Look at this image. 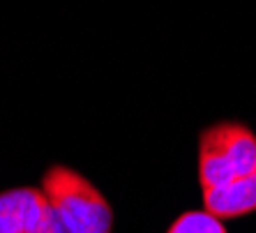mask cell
Listing matches in <instances>:
<instances>
[{
  "label": "cell",
  "instance_id": "1",
  "mask_svg": "<svg viewBox=\"0 0 256 233\" xmlns=\"http://www.w3.org/2000/svg\"><path fill=\"white\" fill-rule=\"evenodd\" d=\"M256 174V132L242 120H214L198 132L196 180L201 190Z\"/></svg>",
  "mask_w": 256,
  "mask_h": 233
},
{
  "label": "cell",
  "instance_id": "2",
  "mask_svg": "<svg viewBox=\"0 0 256 233\" xmlns=\"http://www.w3.org/2000/svg\"><path fill=\"white\" fill-rule=\"evenodd\" d=\"M42 190L70 233H111L114 208L84 174L65 164H54L42 176Z\"/></svg>",
  "mask_w": 256,
  "mask_h": 233
},
{
  "label": "cell",
  "instance_id": "3",
  "mask_svg": "<svg viewBox=\"0 0 256 233\" xmlns=\"http://www.w3.org/2000/svg\"><path fill=\"white\" fill-rule=\"evenodd\" d=\"M203 194V210L217 220H240V217L254 215L256 212V174L238 178L233 182L220 187L201 190Z\"/></svg>",
  "mask_w": 256,
  "mask_h": 233
},
{
  "label": "cell",
  "instance_id": "4",
  "mask_svg": "<svg viewBox=\"0 0 256 233\" xmlns=\"http://www.w3.org/2000/svg\"><path fill=\"white\" fill-rule=\"evenodd\" d=\"M46 206L42 190L16 187L0 194V233H28Z\"/></svg>",
  "mask_w": 256,
  "mask_h": 233
},
{
  "label": "cell",
  "instance_id": "5",
  "mask_svg": "<svg viewBox=\"0 0 256 233\" xmlns=\"http://www.w3.org/2000/svg\"><path fill=\"white\" fill-rule=\"evenodd\" d=\"M166 233H228L224 222L210 215L208 210H187L171 222Z\"/></svg>",
  "mask_w": 256,
  "mask_h": 233
},
{
  "label": "cell",
  "instance_id": "6",
  "mask_svg": "<svg viewBox=\"0 0 256 233\" xmlns=\"http://www.w3.org/2000/svg\"><path fill=\"white\" fill-rule=\"evenodd\" d=\"M28 233H70L67 226L60 222V217L56 215V210L48 206H44V210L40 212V217L35 220V224L28 228Z\"/></svg>",
  "mask_w": 256,
  "mask_h": 233
}]
</instances>
